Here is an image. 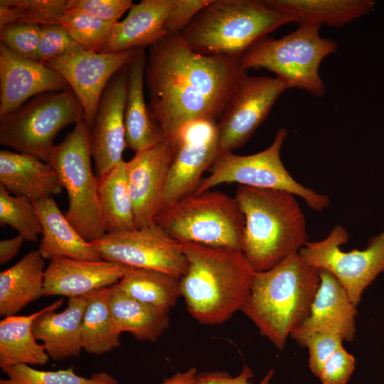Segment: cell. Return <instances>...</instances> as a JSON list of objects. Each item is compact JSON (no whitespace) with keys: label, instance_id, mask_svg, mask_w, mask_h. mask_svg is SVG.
<instances>
[{"label":"cell","instance_id":"31","mask_svg":"<svg viewBox=\"0 0 384 384\" xmlns=\"http://www.w3.org/2000/svg\"><path fill=\"white\" fill-rule=\"evenodd\" d=\"M117 285L129 297L166 311L181 297V278L154 270L132 267Z\"/></svg>","mask_w":384,"mask_h":384},{"label":"cell","instance_id":"12","mask_svg":"<svg viewBox=\"0 0 384 384\" xmlns=\"http://www.w3.org/2000/svg\"><path fill=\"white\" fill-rule=\"evenodd\" d=\"M90 242L102 260L130 267L157 270L179 278L187 268L181 243L156 223L123 233L105 234Z\"/></svg>","mask_w":384,"mask_h":384},{"label":"cell","instance_id":"35","mask_svg":"<svg viewBox=\"0 0 384 384\" xmlns=\"http://www.w3.org/2000/svg\"><path fill=\"white\" fill-rule=\"evenodd\" d=\"M0 225L15 229L25 240L36 242L42 227L33 201L11 194L0 185Z\"/></svg>","mask_w":384,"mask_h":384},{"label":"cell","instance_id":"23","mask_svg":"<svg viewBox=\"0 0 384 384\" xmlns=\"http://www.w3.org/2000/svg\"><path fill=\"white\" fill-rule=\"evenodd\" d=\"M33 203L42 227L38 251L45 260H102L91 242L85 240L68 221L53 197Z\"/></svg>","mask_w":384,"mask_h":384},{"label":"cell","instance_id":"19","mask_svg":"<svg viewBox=\"0 0 384 384\" xmlns=\"http://www.w3.org/2000/svg\"><path fill=\"white\" fill-rule=\"evenodd\" d=\"M319 273L320 284L309 313L290 336L299 345L306 336L317 332L336 334L343 341H352L356 331V306L332 273L321 268Z\"/></svg>","mask_w":384,"mask_h":384},{"label":"cell","instance_id":"7","mask_svg":"<svg viewBox=\"0 0 384 384\" xmlns=\"http://www.w3.org/2000/svg\"><path fill=\"white\" fill-rule=\"evenodd\" d=\"M155 223L180 242L242 251L245 215L235 198L220 191L188 195L158 213Z\"/></svg>","mask_w":384,"mask_h":384},{"label":"cell","instance_id":"20","mask_svg":"<svg viewBox=\"0 0 384 384\" xmlns=\"http://www.w3.org/2000/svg\"><path fill=\"white\" fill-rule=\"evenodd\" d=\"M131 268L102 259H53L45 270L43 296L83 297L117 284Z\"/></svg>","mask_w":384,"mask_h":384},{"label":"cell","instance_id":"5","mask_svg":"<svg viewBox=\"0 0 384 384\" xmlns=\"http://www.w3.org/2000/svg\"><path fill=\"white\" fill-rule=\"evenodd\" d=\"M294 18L265 0H213L180 33L195 52L241 57L260 39Z\"/></svg>","mask_w":384,"mask_h":384},{"label":"cell","instance_id":"16","mask_svg":"<svg viewBox=\"0 0 384 384\" xmlns=\"http://www.w3.org/2000/svg\"><path fill=\"white\" fill-rule=\"evenodd\" d=\"M127 65L112 76L100 98L89 129L91 156L98 178L123 161L126 143L124 109L127 90Z\"/></svg>","mask_w":384,"mask_h":384},{"label":"cell","instance_id":"28","mask_svg":"<svg viewBox=\"0 0 384 384\" xmlns=\"http://www.w3.org/2000/svg\"><path fill=\"white\" fill-rule=\"evenodd\" d=\"M299 24L341 27L373 10V0H265Z\"/></svg>","mask_w":384,"mask_h":384},{"label":"cell","instance_id":"18","mask_svg":"<svg viewBox=\"0 0 384 384\" xmlns=\"http://www.w3.org/2000/svg\"><path fill=\"white\" fill-rule=\"evenodd\" d=\"M70 88L65 80L54 70L0 43V117L16 110L37 95Z\"/></svg>","mask_w":384,"mask_h":384},{"label":"cell","instance_id":"38","mask_svg":"<svg viewBox=\"0 0 384 384\" xmlns=\"http://www.w3.org/2000/svg\"><path fill=\"white\" fill-rule=\"evenodd\" d=\"M80 47L61 24L41 26L38 61H47L70 53Z\"/></svg>","mask_w":384,"mask_h":384},{"label":"cell","instance_id":"41","mask_svg":"<svg viewBox=\"0 0 384 384\" xmlns=\"http://www.w3.org/2000/svg\"><path fill=\"white\" fill-rule=\"evenodd\" d=\"M354 368V356L342 346L324 363L317 378L322 384H346Z\"/></svg>","mask_w":384,"mask_h":384},{"label":"cell","instance_id":"3","mask_svg":"<svg viewBox=\"0 0 384 384\" xmlns=\"http://www.w3.org/2000/svg\"><path fill=\"white\" fill-rule=\"evenodd\" d=\"M319 284V269L299 253L292 255L270 270L255 272L241 311L261 335L282 350L308 316Z\"/></svg>","mask_w":384,"mask_h":384},{"label":"cell","instance_id":"44","mask_svg":"<svg viewBox=\"0 0 384 384\" xmlns=\"http://www.w3.org/2000/svg\"><path fill=\"white\" fill-rule=\"evenodd\" d=\"M24 241V238L18 234L12 238L1 240L0 264L4 265L14 257Z\"/></svg>","mask_w":384,"mask_h":384},{"label":"cell","instance_id":"24","mask_svg":"<svg viewBox=\"0 0 384 384\" xmlns=\"http://www.w3.org/2000/svg\"><path fill=\"white\" fill-rule=\"evenodd\" d=\"M0 185L11 194L33 202L61 193L63 187L49 164L29 154L1 150Z\"/></svg>","mask_w":384,"mask_h":384},{"label":"cell","instance_id":"6","mask_svg":"<svg viewBox=\"0 0 384 384\" xmlns=\"http://www.w3.org/2000/svg\"><path fill=\"white\" fill-rule=\"evenodd\" d=\"M320 28L303 23L279 39L264 37L242 55L241 64L247 70L264 68L274 73L289 89L296 87L322 97L326 90L319 66L326 57L336 52L338 45L321 37Z\"/></svg>","mask_w":384,"mask_h":384},{"label":"cell","instance_id":"36","mask_svg":"<svg viewBox=\"0 0 384 384\" xmlns=\"http://www.w3.org/2000/svg\"><path fill=\"white\" fill-rule=\"evenodd\" d=\"M114 23L78 11H66L61 25L83 49L102 52Z\"/></svg>","mask_w":384,"mask_h":384},{"label":"cell","instance_id":"15","mask_svg":"<svg viewBox=\"0 0 384 384\" xmlns=\"http://www.w3.org/2000/svg\"><path fill=\"white\" fill-rule=\"evenodd\" d=\"M140 49L105 53L80 48L44 65L56 71L68 82L81 105L84 121L89 128L108 82L134 59Z\"/></svg>","mask_w":384,"mask_h":384},{"label":"cell","instance_id":"8","mask_svg":"<svg viewBox=\"0 0 384 384\" xmlns=\"http://www.w3.org/2000/svg\"><path fill=\"white\" fill-rule=\"evenodd\" d=\"M91 156L89 129L82 120L55 145L48 161L68 193L66 218L89 242L106 234L100 208L99 179L92 171Z\"/></svg>","mask_w":384,"mask_h":384},{"label":"cell","instance_id":"33","mask_svg":"<svg viewBox=\"0 0 384 384\" xmlns=\"http://www.w3.org/2000/svg\"><path fill=\"white\" fill-rule=\"evenodd\" d=\"M68 0H0V26L14 23L61 24Z\"/></svg>","mask_w":384,"mask_h":384},{"label":"cell","instance_id":"17","mask_svg":"<svg viewBox=\"0 0 384 384\" xmlns=\"http://www.w3.org/2000/svg\"><path fill=\"white\" fill-rule=\"evenodd\" d=\"M174 156L171 142H161L136 152L126 162L137 228L155 223Z\"/></svg>","mask_w":384,"mask_h":384},{"label":"cell","instance_id":"25","mask_svg":"<svg viewBox=\"0 0 384 384\" xmlns=\"http://www.w3.org/2000/svg\"><path fill=\"white\" fill-rule=\"evenodd\" d=\"M147 55L141 48L127 65V90L124 109L127 146L136 152L150 148L165 139L149 111L144 97Z\"/></svg>","mask_w":384,"mask_h":384},{"label":"cell","instance_id":"39","mask_svg":"<svg viewBox=\"0 0 384 384\" xmlns=\"http://www.w3.org/2000/svg\"><path fill=\"white\" fill-rule=\"evenodd\" d=\"M132 4L131 0H68L67 11H78L115 23Z\"/></svg>","mask_w":384,"mask_h":384},{"label":"cell","instance_id":"2","mask_svg":"<svg viewBox=\"0 0 384 384\" xmlns=\"http://www.w3.org/2000/svg\"><path fill=\"white\" fill-rule=\"evenodd\" d=\"M187 268L181 278L186 309L201 324H221L241 311L255 271L241 250L183 242Z\"/></svg>","mask_w":384,"mask_h":384},{"label":"cell","instance_id":"34","mask_svg":"<svg viewBox=\"0 0 384 384\" xmlns=\"http://www.w3.org/2000/svg\"><path fill=\"white\" fill-rule=\"evenodd\" d=\"M2 371L6 378L1 379L0 384H119L110 374L95 373L90 378L76 374L73 368L56 371H45L20 364Z\"/></svg>","mask_w":384,"mask_h":384},{"label":"cell","instance_id":"37","mask_svg":"<svg viewBox=\"0 0 384 384\" xmlns=\"http://www.w3.org/2000/svg\"><path fill=\"white\" fill-rule=\"evenodd\" d=\"M41 31V26L38 25L8 23L0 26V40L21 56L38 61Z\"/></svg>","mask_w":384,"mask_h":384},{"label":"cell","instance_id":"27","mask_svg":"<svg viewBox=\"0 0 384 384\" xmlns=\"http://www.w3.org/2000/svg\"><path fill=\"white\" fill-rule=\"evenodd\" d=\"M110 306L115 331L131 334L141 341L154 342L169 326V311L156 308L110 287Z\"/></svg>","mask_w":384,"mask_h":384},{"label":"cell","instance_id":"14","mask_svg":"<svg viewBox=\"0 0 384 384\" xmlns=\"http://www.w3.org/2000/svg\"><path fill=\"white\" fill-rule=\"evenodd\" d=\"M287 89V83L277 77L245 76L219 118V152L244 146Z\"/></svg>","mask_w":384,"mask_h":384},{"label":"cell","instance_id":"45","mask_svg":"<svg viewBox=\"0 0 384 384\" xmlns=\"http://www.w3.org/2000/svg\"><path fill=\"white\" fill-rule=\"evenodd\" d=\"M197 370L192 367L165 378L161 384H196Z\"/></svg>","mask_w":384,"mask_h":384},{"label":"cell","instance_id":"40","mask_svg":"<svg viewBox=\"0 0 384 384\" xmlns=\"http://www.w3.org/2000/svg\"><path fill=\"white\" fill-rule=\"evenodd\" d=\"M343 340L338 335L317 332L306 336L299 344L309 351V367L318 377L324 363L341 346Z\"/></svg>","mask_w":384,"mask_h":384},{"label":"cell","instance_id":"10","mask_svg":"<svg viewBox=\"0 0 384 384\" xmlns=\"http://www.w3.org/2000/svg\"><path fill=\"white\" fill-rule=\"evenodd\" d=\"M287 135V130L280 128L270 146L254 154L219 152L209 169V176L202 179L194 193H202L225 183H238L252 188L287 191L302 198L311 209L324 210L330 205L329 198L298 183L282 161L280 151Z\"/></svg>","mask_w":384,"mask_h":384},{"label":"cell","instance_id":"29","mask_svg":"<svg viewBox=\"0 0 384 384\" xmlns=\"http://www.w3.org/2000/svg\"><path fill=\"white\" fill-rule=\"evenodd\" d=\"M44 308L27 316L12 315L0 321V367L20 364L43 366L50 359L43 344L38 343L33 325Z\"/></svg>","mask_w":384,"mask_h":384},{"label":"cell","instance_id":"9","mask_svg":"<svg viewBox=\"0 0 384 384\" xmlns=\"http://www.w3.org/2000/svg\"><path fill=\"white\" fill-rule=\"evenodd\" d=\"M82 120V108L70 88L43 93L0 117V144L48 162L58 133Z\"/></svg>","mask_w":384,"mask_h":384},{"label":"cell","instance_id":"13","mask_svg":"<svg viewBox=\"0 0 384 384\" xmlns=\"http://www.w3.org/2000/svg\"><path fill=\"white\" fill-rule=\"evenodd\" d=\"M171 142L173 161L157 214L196 191L203 174L210 168L219 153L218 122L208 119L191 122Z\"/></svg>","mask_w":384,"mask_h":384},{"label":"cell","instance_id":"22","mask_svg":"<svg viewBox=\"0 0 384 384\" xmlns=\"http://www.w3.org/2000/svg\"><path fill=\"white\" fill-rule=\"evenodd\" d=\"M177 0H142L132 4L127 16L115 23L102 50L118 52L151 46L167 36L168 16Z\"/></svg>","mask_w":384,"mask_h":384},{"label":"cell","instance_id":"30","mask_svg":"<svg viewBox=\"0 0 384 384\" xmlns=\"http://www.w3.org/2000/svg\"><path fill=\"white\" fill-rule=\"evenodd\" d=\"M99 179L100 208L106 234L136 229L126 161L124 160Z\"/></svg>","mask_w":384,"mask_h":384},{"label":"cell","instance_id":"11","mask_svg":"<svg viewBox=\"0 0 384 384\" xmlns=\"http://www.w3.org/2000/svg\"><path fill=\"white\" fill-rule=\"evenodd\" d=\"M348 238L338 225L324 239L308 241L299 254L309 265L332 273L357 306L364 290L384 272V230L370 238L365 249L343 252L341 246Z\"/></svg>","mask_w":384,"mask_h":384},{"label":"cell","instance_id":"42","mask_svg":"<svg viewBox=\"0 0 384 384\" xmlns=\"http://www.w3.org/2000/svg\"><path fill=\"white\" fill-rule=\"evenodd\" d=\"M212 1L177 0L166 20L167 36L181 33L194 17Z\"/></svg>","mask_w":384,"mask_h":384},{"label":"cell","instance_id":"1","mask_svg":"<svg viewBox=\"0 0 384 384\" xmlns=\"http://www.w3.org/2000/svg\"><path fill=\"white\" fill-rule=\"evenodd\" d=\"M247 75L240 57L203 55L180 33L166 36L149 49V111L164 139L172 141L191 122H217Z\"/></svg>","mask_w":384,"mask_h":384},{"label":"cell","instance_id":"32","mask_svg":"<svg viewBox=\"0 0 384 384\" xmlns=\"http://www.w3.org/2000/svg\"><path fill=\"white\" fill-rule=\"evenodd\" d=\"M110 287L90 294L82 322V349L90 354H103L120 346L110 306Z\"/></svg>","mask_w":384,"mask_h":384},{"label":"cell","instance_id":"43","mask_svg":"<svg viewBox=\"0 0 384 384\" xmlns=\"http://www.w3.org/2000/svg\"><path fill=\"white\" fill-rule=\"evenodd\" d=\"M274 370H269L263 378L257 384H270ZM254 376L252 369L244 365L241 372L233 376L226 371H212L198 373L196 384H252L251 379Z\"/></svg>","mask_w":384,"mask_h":384},{"label":"cell","instance_id":"21","mask_svg":"<svg viewBox=\"0 0 384 384\" xmlns=\"http://www.w3.org/2000/svg\"><path fill=\"white\" fill-rule=\"evenodd\" d=\"M90 294L68 298L66 309L56 313L63 304L60 298L45 307L34 321L35 336L43 342L50 359L61 361L80 356L82 350V322Z\"/></svg>","mask_w":384,"mask_h":384},{"label":"cell","instance_id":"26","mask_svg":"<svg viewBox=\"0 0 384 384\" xmlns=\"http://www.w3.org/2000/svg\"><path fill=\"white\" fill-rule=\"evenodd\" d=\"M44 260L38 250H32L0 272L1 316L16 315L43 296Z\"/></svg>","mask_w":384,"mask_h":384},{"label":"cell","instance_id":"4","mask_svg":"<svg viewBox=\"0 0 384 384\" xmlns=\"http://www.w3.org/2000/svg\"><path fill=\"white\" fill-rule=\"evenodd\" d=\"M292 193L239 185L235 198L245 219L242 252L255 272L270 270L308 242L306 221Z\"/></svg>","mask_w":384,"mask_h":384}]
</instances>
